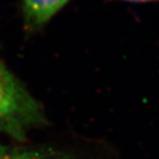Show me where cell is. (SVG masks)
I'll return each instance as SVG.
<instances>
[{"label":"cell","instance_id":"obj_4","mask_svg":"<svg viewBox=\"0 0 159 159\" xmlns=\"http://www.w3.org/2000/svg\"><path fill=\"white\" fill-rule=\"evenodd\" d=\"M122 1L132 2V3H152V2H159V0H122Z\"/></svg>","mask_w":159,"mask_h":159},{"label":"cell","instance_id":"obj_1","mask_svg":"<svg viewBox=\"0 0 159 159\" xmlns=\"http://www.w3.org/2000/svg\"><path fill=\"white\" fill-rule=\"evenodd\" d=\"M43 122L39 103L0 61V132L22 142Z\"/></svg>","mask_w":159,"mask_h":159},{"label":"cell","instance_id":"obj_3","mask_svg":"<svg viewBox=\"0 0 159 159\" xmlns=\"http://www.w3.org/2000/svg\"><path fill=\"white\" fill-rule=\"evenodd\" d=\"M0 159H79L52 150L26 149L0 146Z\"/></svg>","mask_w":159,"mask_h":159},{"label":"cell","instance_id":"obj_2","mask_svg":"<svg viewBox=\"0 0 159 159\" xmlns=\"http://www.w3.org/2000/svg\"><path fill=\"white\" fill-rule=\"evenodd\" d=\"M69 0H23L25 23L30 28H39L48 22Z\"/></svg>","mask_w":159,"mask_h":159}]
</instances>
